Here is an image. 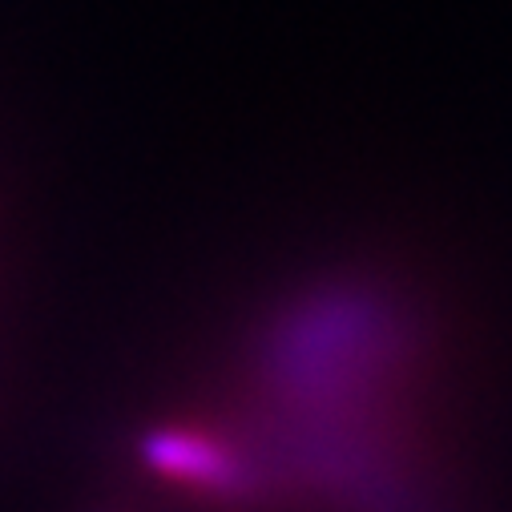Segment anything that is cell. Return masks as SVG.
<instances>
[{
  "instance_id": "obj_1",
  "label": "cell",
  "mask_w": 512,
  "mask_h": 512,
  "mask_svg": "<svg viewBox=\"0 0 512 512\" xmlns=\"http://www.w3.org/2000/svg\"><path fill=\"white\" fill-rule=\"evenodd\" d=\"M154 456H158L162 468H170V472H178V476L210 480V484H222V480H226V456H222L214 444L186 440V436H170V440H158V444H154Z\"/></svg>"
}]
</instances>
